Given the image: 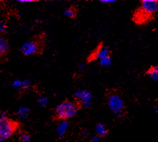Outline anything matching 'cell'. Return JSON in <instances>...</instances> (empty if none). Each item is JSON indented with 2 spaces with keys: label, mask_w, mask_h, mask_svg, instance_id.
I'll use <instances>...</instances> for the list:
<instances>
[{
  "label": "cell",
  "mask_w": 158,
  "mask_h": 142,
  "mask_svg": "<svg viewBox=\"0 0 158 142\" xmlns=\"http://www.w3.org/2000/svg\"><path fill=\"white\" fill-rule=\"evenodd\" d=\"M19 139L22 142H31V138L30 135L27 132H22L19 135Z\"/></svg>",
  "instance_id": "17"
},
{
  "label": "cell",
  "mask_w": 158,
  "mask_h": 142,
  "mask_svg": "<svg viewBox=\"0 0 158 142\" xmlns=\"http://www.w3.org/2000/svg\"><path fill=\"white\" fill-rule=\"evenodd\" d=\"M108 105L116 117L120 118L125 110V103L121 96L117 93H111L107 97Z\"/></svg>",
  "instance_id": "4"
},
{
  "label": "cell",
  "mask_w": 158,
  "mask_h": 142,
  "mask_svg": "<svg viewBox=\"0 0 158 142\" xmlns=\"http://www.w3.org/2000/svg\"><path fill=\"white\" fill-rule=\"evenodd\" d=\"M64 14L65 16L69 18H75L77 16L76 9L73 7H70L65 9L64 11Z\"/></svg>",
  "instance_id": "13"
},
{
  "label": "cell",
  "mask_w": 158,
  "mask_h": 142,
  "mask_svg": "<svg viewBox=\"0 0 158 142\" xmlns=\"http://www.w3.org/2000/svg\"><path fill=\"white\" fill-rule=\"evenodd\" d=\"M146 75L150 80L158 82V65L151 66L146 72Z\"/></svg>",
  "instance_id": "8"
},
{
  "label": "cell",
  "mask_w": 158,
  "mask_h": 142,
  "mask_svg": "<svg viewBox=\"0 0 158 142\" xmlns=\"http://www.w3.org/2000/svg\"><path fill=\"white\" fill-rule=\"evenodd\" d=\"M32 82L29 78H26L22 80V89H28L31 87Z\"/></svg>",
  "instance_id": "18"
},
{
  "label": "cell",
  "mask_w": 158,
  "mask_h": 142,
  "mask_svg": "<svg viewBox=\"0 0 158 142\" xmlns=\"http://www.w3.org/2000/svg\"><path fill=\"white\" fill-rule=\"evenodd\" d=\"M6 28H7V26H6V23L3 21L1 22V23H0V32H1V33L5 32L6 30Z\"/></svg>",
  "instance_id": "20"
},
{
  "label": "cell",
  "mask_w": 158,
  "mask_h": 142,
  "mask_svg": "<svg viewBox=\"0 0 158 142\" xmlns=\"http://www.w3.org/2000/svg\"><path fill=\"white\" fill-rule=\"evenodd\" d=\"M9 50V45L7 40L4 37L0 39V54L2 56H5Z\"/></svg>",
  "instance_id": "11"
},
{
  "label": "cell",
  "mask_w": 158,
  "mask_h": 142,
  "mask_svg": "<svg viewBox=\"0 0 158 142\" xmlns=\"http://www.w3.org/2000/svg\"><path fill=\"white\" fill-rule=\"evenodd\" d=\"M48 98L47 96H43V97H40L37 100L38 104L40 105L41 107H45L47 106L48 103Z\"/></svg>",
  "instance_id": "16"
},
{
  "label": "cell",
  "mask_w": 158,
  "mask_h": 142,
  "mask_svg": "<svg viewBox=\"0 0 158 142\" xmlns=\"http://www.w3.org/2000/svg\"><path fill=\"white\" fill-rule=\"evenodd\" d=\"M88 92V91H86V90H78L74 94V96L76 100L81 101L85 96V95L87 94Z\"/></svg>",
  "instance_id": "15"
},
{
  "label": "cell",
  "mask_w": 158,
  "mask_h": 142,
  "mask_svg": "<svg viewBox=\"0 0 158 142\" xmlns=\"http://www.w3.org/2000/svg\"><path fill=\"white\" fill-rule=\"evenodd\" d=\"M157 12V0H143L134 12L133 21L138 25L144 24L152 20Z\"/></svg>",
  "instance_id": "1"
},
{
  "label": "cell",
  "mask_w": 158,
  "mask_h": 142,
  "mask_svg": "<svg viewBox=\"0 0 158 142\" xmlns=\"http://www.w3.org/2000/svg\"><path fill=\"white\" fill-rule=\"evenodd\" d=\"M92 101H93V96H92L91 93L88 92L87 94L85 95V96L80 102L84 107L88 108L91 107L92 104Z\"/></svg>",
  "instance_id": "12"
},
{
  "label": "cell",
  "mask_w": 158,
  "mask_h": 142,
  "mask_svg": "<svg viewBox=\"0 0 158 142\" xmlns=\"http://www.w3.org/2000/svg\"><path fill=\"white\" fill-rule=\"evenodd\" d=\"M16 114H17L18 117L19 119L26 120L29 117V114H30V110L27 107H21L18 109Z\"/></svg>",
  "instance_id": "9"
},
{
  "label": "cell",
  "mask_w": 158,
  "mask_h": 142,
  "mask_svg": "<svg viewBox=\"0 0 158 142\" xmlns=\"http://www.w3.org/2000/svg\"><path fill=\"white\" fill-rule=\"evenodd\" d=\"M78 109V106L75 103L65 100L56 107L55 115L58 119L67 120L76 116Z\"/></svg>",
  "instance_id": "3"
},
{
  "label": "cell",
  "mask_w": 158,
  "mask_h": 142,
  "mask_svg": "<svg viewBox=\"0 0 158 142\" xmlns=\"http://www.w3.org/2000/svg\"><path fill=\"white\" fill-rule=\"evenodd\" d=\"M82 135L84 138H88L89 136V132L87 130H83L82 131Z\"/></svg>",
  "instance_id": "23"
},
{
  "label": "cell",
  "mask_w": 158,
  "mask_h": 142,
  "mask_svg": "<svg viewBox=\"0 0 158 142\" xmlns=\"http://www.w3.org/2000/svg\"><path fill=\"white\" fill-rule=\"evenodd\" d=\"M41 45L36 40H31L25 42L21 47L20 50L25 56H32L41 51Z\"/></svg>",
  "instance_id": "5"
},
{
  "label": "cell",
  "mask_w": 158,
  "mask_h": 142,
  "mask_svg": "<svg viewBox=\"0 0 158 142\" xmlns=\"http://www.w3.org/2000/svg\"><path fill=\"white\" fill-rule=\"evenodd\" d=\"M69 127V122L67 120H62L56 127V133L60 138L63 137Z\"/></svg>",
  "instance_id": "7"
},
{
  "label": "cell",
  "mask_w": 158,
  "mask_h": 142,
  "mask_svg": "<svg viewBox=\"0 0 158 142\" xmlns=\"http://www.w3.org/2000/svg\"><path fill=\"white\" fill-rule=\"evenodd\" d=\"M12 86L16 89H22V81L18 79L15 80L11 83Z\"/></svg>",
  "instance_id": "19"
},
{
  "label": "cell",
  "mask_w": 158,
  "mask_h": 142,
  "mask_svg": "<svg viewBox=\"0 0 158 142\" xmlns=\"http://www.w3.org/2000/svg\"><path fill=\"white\" fill-rule=\"evenodd\" d=\"M89 142H101V140L100 137H98V136H96L92 138Z\"/></svg>",
  "instance_id": "22"
},
{
  "label": "cell",
  "mask_w": 158,
  "mask_h": 142,
  "mask_svg": "<svg viewBox=\"0 0 158 142\" xmlns=\"http://www.w3.org/2000/svg\"><path fill=\"white\" fill-rule=\"evenodd\" d=\"M100 2L105 5H110L115 3L116 1H115V0H101Z\"/></svg>",
  "instance_id": "21"
},
{
  "label": "cell",
  "mask_w": 158,
  "mask_h": 142,
  "mask_svg": "<svg viewBox=\"0 0 158 142\" xmlns=\"http://www.w3.org/2000/svg\"><path fill=\"white\" fill-rule=\"evenodd\" d=\"M17 127L16 123L9 119L6 112H2L0 116V142H5L11 137Z\"/></svg>",
  "instance_id": "2"
},
{
  "label": "cell",
  "mask_w": 158,
  "mask_h": 142,
  "mask_svg": "<svg viewBox=\"0 0 158 142\" xmlns=\"http://www.w3.org/2000/svg\"><path fill=\"white\" fill-rule=\"evenodd\" d=\"M19 2L20 3H31V2H34V0H18Z\"/></svg>",
  "instance_id": "25"
},
{
  "label": "cell",
  "mask_w": 158,
  "mask_h": 142,
  "mask_svg": "<svg viewBox=\"0 0 158 142\" xmlns=\"http://www.w3.org/2000/svg\"><path fill=\"white\" fill-rule=\"evenodd\" d=\"M85 69V66L84 64H80L78 65V66L77 67V69L78 71H80V72H82V71L84 70Z\"/></svg>",
  "instance_id": "24"
},
{
  "label": "cell",
  "mask_w": 158,
  "mask_h": 142,
  "mask_svg": "<svg viewBox=\"0 0 158 142\" xmlns=\"http://www.w3.org/2000/svg\"><path fill=\"white\" fill-rule=\"evenodd\" d=\"M110 50L108 47H104L101 44L89 56V61H94L95 60H101L102 58L110 56Z\"/></svg>",
  "instance_id": "6"
},
{
  "label": "cell",
  "mask_w": 158,
  "mask_h": 142,
  "mask_svg": "<svg viewBox=\"0 0 158 142\" xmlns=\"http://www.w3.org/2000/svg\"><path fill=\"white\" fill-rule=\"evenodd\" d=\"M95 132L98 137L103 138L108 134V131L105 126L102 124H98L95 127Z\"/></svg>",
  "instance_id": "10"
},
{
  "label": "cell",
  "mask_w": 158,
  "mask_h": 142,
  "mask_svg": "<svg viewBox=\"0 0 158 142\" xmlns=\"http://www.w3.org/2000/svg\"><path fill=\"white\" fill-rule=\"evenodd\" d=\"M153 110L156 113V114H158V106L157 105H154L153 107Z\"/></svg>",
  "instance_id": "26"
},
{
  "label": "cell",
  "mask_w": 158,
  "mask_h": 142,
  "mask_svg": "<svg viewBox=\"0 0 158 142\" xmlns=\"http://www.w3.org/2000/svg\"><path fill=\"white\" fill-rule=\"evenodd\" d=\"M99 63L103 67H110L112 63V60H111L110 56H109L100 60Z\"/></svg>",
  "instance_id": "14"
}]
</instances>
